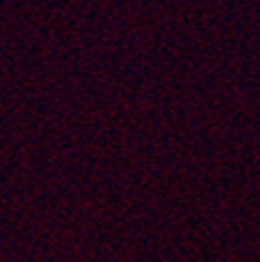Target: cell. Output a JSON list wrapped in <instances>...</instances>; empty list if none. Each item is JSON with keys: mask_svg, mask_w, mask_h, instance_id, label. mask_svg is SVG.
<instances>
[]
</instances>
